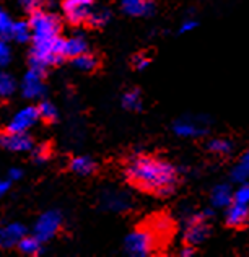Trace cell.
Wrapping results in <instances>:
<instances>
[{
  "mask_svg": "<svg viewBox=\"0 0 249 257\" xmlns=\"http://www.w3.org/2000/svg\"><path fill=\"white\" fill-rule=\"evenodd\" d=\"M247 176H249V155L244 153L238 161V165L231 170V179L236 184H244Z\"/></svg>",
  "mask_w": 249,
  "mask_h": 257,
  "instance_id": "cell-18",
  "label": "cell"
},
{
  "mask_svg": "<svg viewBox=\"0 0 249 257\" xmlns=\"http://www.w3.org/2000/svg\"><path fill=\"white\" fill-rule=\"evenodd\" d=\"M181 255H183V257H189V255H194V247H192L191 244L187 246V247H184L183 251H181Z\"/></svg>",
  "mask_w": 249,
  "mask_h": 257,
  "instance_id": "cell-36",
  "label": "cell"
},
{
  "mask_svg": "<svg viewBox=\"0 0 249 257\" xmlns=\"http://www.w3.org/2000/svg\"><path fill=\"white\" fill-rule=\"evenodd\" d=\"M15 80L10 75V73H7L4 70H0V98H9L13 94L15 91Z\"/></svg>",
  "mask_w": 249,
  "mask_h": 257,
  "instance_id": "cell-22",
  "label": "cell"
},
{
  "mask_svg": "<svg viewBox=\"0 0 249 257\" xmlns=\"http://www.w3.org/2000/svg\"><path fill=\"white\" fill-rule=\"evenodd\" d=\"M122 10L131 17H147L155 10L153 0H122Z\"/></svg>",
  "mask_w": 249,
  "mask_h": 257,
  "instance_id": "cell-12",
  "label": "cell"
},
{
  "mask_svg": "<svg viewBox=\"0 0 249 257\" xmlns=\"http://www.w3.org/2000/svg\"><path fill=\"white\" fill-rule=\"evenodd\" d=\"M10 179L12 181H18L20 178H22V170H17V168H13V170H10Z\"/></svg>",
  "mask_w": 249,
  "mask_h": 257,
  "instance_id": "cell-35",
  "label": "cell"
},
{
  "mask_svg": "<svg viewBox=\"0 0 249 257\" xmlns=\"http://www.w3.org/2000/svg\"><path fill=\"white\" fill-rule=\"evenodd\" d=\"M33 157H35L36 163H43V161H46V158H48V148H46L44 145L38 147L35 150V153H33Z\"/></svg>",
  "mask_w": 249,
  "mask_h": 257,
  "instance_id": "cell-32",
  "label": "cell"
},
{
  "mask_svg": "<svg viewBox=\"0 0 249 257\" xmlns=\"http://www.w3.org/2000/svg\"><path fill=\"white\" fill-rule=\"evenodd\" d=\"M155 238L149 229H137L126 238V252L132 257H147L153 251Z\"/></svg>",
  "mask_w": 249,
  "mask_h": 257,
  "instance_id": "cell-3",
  "label": "cell"
},
{
  "mask_svg": "<svg viewBox=\"0 0 249 257\" xmlns=\"http://www.w3.org/2000/svg\"><path fill=\"white\" fill-rule=\"evenodd\" d=\"M20 5L23 7L26 12H35L38 10V7L41 5V0H20Z\"/></svg>",
  "mask_w": 249,
  "mask_h": 257,
  "instance_id": "cell-31",
  "label": "cell"
},
{
  "mask_svg": "<svg viewBox=\"0 0 249 257\" xmlns=\"http://www.w3.org/2000/svg\"><path fill=\"white\" fill-rule=\"evenodd\" d=\"M103 202L106 208H109V210H114V212H122L126 208H129L131 205L129 197L122 192H107L104 194Z\"/></svg>",
  "mask_w": 249,
  "mask_h": 257,
  "instance_id": "cell-14",
  "label": "cell"
},
{
  "mask_svg": "<svg viewBox=\"0 0 249 257\" xmlns=\"http://www.w3.org/2000/svg\"><path fill=\"white\" fill-rule=\"evenodd\" d=\"M9 189H10L9 181H0V197H4V195L9 192Z\"/></svg>",
  "mask_w": 249,
  "mask_h": 257,
  "instance_id": "cell-34",
  "label": "cell"
},
{
  "mask_svg": "<svg viewBox=\"0 0 249 257\" xmlns=\"http://www.w3.org/2000/svg\"><path fill=\"white\" fill-rule=\"evenodd\" d=\"M0 147L10 152H30L33 147V139L26 132H10L0 134Z\"/></svg>",
  "mask_w": 249,
  "mask_h": 257,
  "instance_id": "cell-7",
  "label": "cell"
},
{
  "mask_svg": "<svg viewBox=\"0 0 249 257\" xmlns=\"http://www.w3.org/2000/svg\"><path fill=\"white\" fill-rule=\"evenodd\" d=\"M208 150L213 152V153H218V155H228V153H231L233 145H231L230 140L213 139V140L208 142Z\"/></svg>",
  "mask_w": 249,
  "mask_h": 257,
  "instance_id": "cell-25",
  "label": "cell"
},
{
  "mask_svg": "<svg viewBox=\"0 0 249 257\" xmlns=\"http://www.w3.org/2000/svg\"><path fill=\"white\" fill-rule=\"evenodd\" d=\"M73 64L78 70H83V72H93L98 67V59L93 56V54L88 52H83L80 56L73 57Z\"/></svg>",
  "mask_w": 249,
  "mask_h": 257,
  "instance_id": "cell-21",
  "label": "cell"
},
{
  "mask_svg": "<svg viewBox=\"0 0 249 257\" xmlns=\"http://www.w3.org/2000/svg\"><path fill=\"white\" fill-rule=\"evenodd\" d=\"M150 65V59L145 56V54H139V56H136V59H134V67H136L137 70H144L145 67Z\"/></svg>",
  "mask_w": 249,
  "mask_h": 257,
  "instance_id": "cell-30",
  "label": "cell"
},
{
  "mask_svg": "<svg viewBox=\"0 0 249 257\" xmlns=\"http://www.w3.org/2000/svg\"><path fill=\"white\" fill-rule=\"evenodd\" d=\"M10 36L15 39L17 43H28L31 39V28L26 22H17L12 23Z\"/></svg>",
  "mask_w": 249,
  "mask_h": 257,
  "instance_id": "cell-20",
  "label": "cell"
},
{
  "mask_svg": "<svg viewBox=\"0 0 249 257\" xmlns=\"http://www.w3.org/2000/svg\"><path fill=\"white\" fill-rule=\"evenodd\" d=\"M122 104L126 109L139 111L142 109V96H140V93L137 90H131L122 96Z\"/></svg>",
  "mask_w": 249,
  "mask_h": 257,
  "instance_id": "cell-23",
  "label": "cell"
},
{
  "mask_svg": "<svg viewBox=\"0 0 249 257\" xmlns=\"http://www.w3.org/2000/svg\"><path fill=\"white\" fill-rule=\"evenodd\" d=\"M12 20L7 13L0 9V39H4L7 36H10V30H12Z\"/></svg>",
  "mask_w": 249,
  "mask_h": 257,
  "instance_id": "cell-27",
  "label": "cell"
},
{
  "mask_svg": "<svg viewBox=\"0 0 249 257\" xmlns=\"http://www.w3.org/2000/svg\"><path fill=\"white\" fill-rule=\"evenodd\" d=\"M38 120H39L38 107L26 106L12 117L10 124H9V131L10 132H28Z\"/></svg>",
  "mask_w": 249,
  "mask_h": 257,
  "instance_id": "cell-8",
  "label": "cell"
},
{
  "mask_svg": "<svg viewBox=\"0 0 249 257\" xmlns=\"http://www.w3.org/2000/svg\"><path fill=\"white\" fill-rule=\"evenodd\" d=\"M30 28L33 33V49L30 65L33 70L44 73L49 65L59 64L64 59V39L59 36L60 22L56 15L41 10L31 12Z\"/></svg>",
  "mask_w": 249,
  "mask_h": 257,
  "instance_id": "cell-1",
  "label": "cell"
},
{
  "mask_svg": "<svg viewBox=\"0 0 249 257\" xmlns=\"http://www.w3.org/2000/svg\"><path fill=\"white\" fill-rule=\"evenodd\" d=\"M212 215H213L212 210H205L204 213L196 215L189 221V225H187L186 233H184V239L187 244L196 246L207 239V236L210 234V226H208V223L205 220L210 218Z\"/></svg>",
  "mask_w": 249,
  "mask_h": 257,
  "instance_id": "cell-4",
  "label": "cell"
},
{
  "mask_svg": "<svg viewBox=\"0 0 249 257\" xmlns=\"http://www.w3.org/2000/svg\"><path fill=\"white\" fill-rule=\"evenodd\" d=\"M174 132L179 137H199V135H204L207 132V128L197 125L192 120H181V122L174 124Z\"/></svg>",
  "mask_w": 249,
  "mask_h": 257,
  "instance_id": "cell-16",
  "label": "cell"
},
{
  "mask_svg": "<svg viewBox=\"0 0 249 257\" xmlns=\"http://www.w3.org/2000/svg\"><path fill=\"white\" fill-rule=\"evenodd\" d=\"M210 200H212V205L213 207H217V208H226L233 202V192H231L230 186L220 184L217 187H213V191L210 194Z\"/></svg>",
  "mask_w": 249,
  "mask_h": 257,
  "instance_id": "cell-13",
  "label": "cell"
},
{
  "mask_svg": "<svg viewBox=\"0 0 249 257\" xmlns=\"http://www.w3.org/2000/svg\"><path fill=\"white\" fill-rule=\"evenodd\" d=\"M38 114H39V117H41V119L48 120V122H52V120L57 117V109H56V106H54L52 103L43 101V103L38 106Z\"/></svg>",
  "mask_w": 249,
  "mask_h": 257,
  "instance_id": "cell-26",
  "label": "cell"
},
{
  "mask_svg": "<svg viewBox=\"0 0 249 257\" xmlns=\"http://www.w3.org/2000/svg\"><path fill=\"white\" fill-rule=\"evenodd\" d=\"M111 18V13L101 9V10H91L88 18H86V22H88L91 26H96V28H101V26H104L107 22H109Z\"/></svg>",
  "mask_w": 249,
  "mask_h": 257,
  "instance_id": "cell-24",
  "label": "cell"
},
{
  "mask_svg": "<svg viewBox=\"0 0 249 257\" xmlns=\"http://www.w3.org/2000/svg\"><path fill=\"white\" fill-rule=\"evenodd\" d=\"M43 75L44 73L30 69V72L26 73L23 82H22V91H23L25 98L38 99V98L43 96L44 91H46V86L43 83Z\"/></svg>",
  "mask_w": 249,
  "mask_h": 257,
  "instance_id": "cell-9",
  "label": "cell"
},
{
  "mask_svg": "<svg viewBox=\"0 0 249 257\" xmlns=\"http://www.w3.org/2000/svg\"><path fill=\"white\" fill-rule=\"evenodd\" d=\"M247 218H249L247 204H238V202H231V204L228 205L226 223H228L230 226L243 228V226H246Z\"/></svg>",
  "mask_w": 249,
  "mask_h": 257,
  "instance_id": "cell-11",
  "label": "cell"
},
{
  "mask_svg": "<svg viewBox=\"0 0 249 257\" xmlns=\"http://www.w3.org/2000/svg\"><path fill=\"white\" fill-rule=\"evenodd\" d=\"M233 202H238V204H247L249 202V187L244 184H241L239 189L233 194Z\"/></svg>",
  "mask_w": 249,
  "mask_h": 257,
  "instance_id": "cell-29",
  "label": "cell"
},
{
  "mask_svg": "<svg viewBox=\"0 0 249 257\" xmlns=\"http://www.w3.org/2000/svg\"><path fill=\"white\" fill-rule=\"evenodd\" d=\"M70 170L80 176H90L96 170V165H95V161L88 157H77L70 161Z\"/></svg>",
  "mask_w": 249,
  "mask_h": 257,
  "instance_id": "cell-17",
  "label": "cell"
},
{
  "mask_svg": "<svg viewBox=\"0 0 249 257\" xmlns=\"http://www.w3.org/2000/svg\"><path fill=\"white\" fill-rule=\"evenodd\" d=\"M62 52H64V59L65 57H77L80 54L86 52V41L82 36H73L69 39H64V46H62Z\"/></svg>",
  "mask_w": 249,
  "mask_h": 257,
  "instance_id": "cell-15",
  "label": "cell"
},
{
  "mask_svg": "<svg viewBox=\"0 0 249 257\" xmlns=\"http://www.w3.org/2000/svg\"><path fill=\"white\" fill-rule=\"evenodd\" d=\"M194 28H197V22H194V20H187V22H184L183 26H181V33L192 31Z\"/></svg>",
  "mask_w": 249,
  "mask_h": 257,
  "instance_id": "cell-33",
  "label": "cell"
},
{
  "mask_svg": "<svg viewBox=\"0 0 249 257\" xmlns=\"http://www.w3.org/2000/svg\"><path fill=\"white\" fill-rule=\"evenodd\" d=\"M93 4H95L93 0H64V15L72 25H80L86 22L90 12L93 10Z\"/></svg>",
  "mask_w": 249,
  "mask_h": 257,
  "instance_id": "cell-6",
  "label": "cell"
},
{
  "mask_svg": "<svg viewBox=\"0 0 249 257\" xmlns=\"http://www.w3.org/2000/svg\"><path fill=\"white\" fill-rule=\"evenodd\" d=\"M12 59V51L9 44H7L4 39H0V69H4L5 65H9Z\"/></svg>",
  "mask_w": 249,
  "mask_h": 257,
  "instance_id": "cell-28",
  "label": "cell"
},
{
  "mask_svg": "<svg viewBox=\"0 0 249 257\" xmlns=\"http://www.w3.org/2000/svg\"><path fill=\"white\" fill-rule=\"evenodd\" d=\"M127 179L145 192L170 195L178 184V173L171 163L152 157H137L126 168Z\"/></svg>",
  "mask_w": 249,
  "mask_h": 257,
  "instance_id": "cell-2",
  "label": "cell"
},
{
  "mask_svg": "<svg viewBox=\"0 0 249 257\" xmlns=\"http://www.w3.org/2000/svg\"><path fill=\"white\" fill-rule=\"evenodd\" d=\"M18 249L22 254H26V255H36L41 252V241H39L36 236H23L22 239L18 242Z\"/></svg>",
  "mask_w": 249,
  "mask_h": 257,
  "instance_id": "cell-19",
  "label": "cell"
},
{
  "mask_svg": "<svg viewBox=\"0 0 249 257\" xmlns=\"http://www.w3.org/2000/svg\"><path fill=\"white\" fill-rule=\"evenodd\" d=\"M26 234V228L22 223H10L0 228V249H9L17 246L20 239Z\"/></svg>",
  "mask_w": 249,
  "mask_h": 257,
  "instance_id": "cell-10",
  "label": "cell"
},
{
  "mask_svg": "<svg viewBox=\"0 0 249 257\" xmlns=\"http://www.w3.org/2000/svg\"><path fill=\"white\" fill-rule=\"evenodd\" d=\"M60 225H62V218L57 212H46L38 218L36 225H35V236L36 238L44 242L49 241L51 238L56 236V233L59 231Z\"/></svg>",
  "mask_w": 249,
  "mask_h": 257,
  "instance_id": "cell-5",
  "label": "cell"
}]
</instances>
